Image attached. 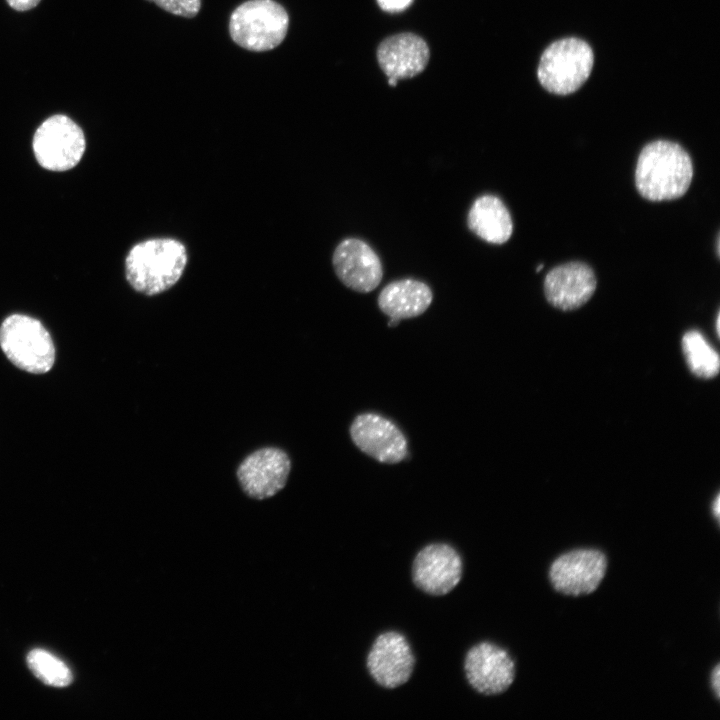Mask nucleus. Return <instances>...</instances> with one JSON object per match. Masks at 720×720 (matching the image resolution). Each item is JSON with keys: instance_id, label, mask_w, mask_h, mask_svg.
Masks as SVG:
<instances>
[{"instance_id": "obj_17", "label": "nucleus", "mask_w": 720, "mask_h": 720, "mask_svg": "<svg viewBox=\"0 0 720 720\" xmlns=\"http://www.w3.org/2000/svg\"><path fill=\"white\" fill-rule=\"evenodd\" d=\"M467 226L482 240L492 244H503L513 232V221L506 205L495 195L478 197L467 215Z\"/></svg>"}, {"instance_id": "obj_24", "label": "nucleus", "mask_w": 720, "mask_h": 720, "mask_svg": "<svg viewBox=\"0 0 720 720\" xmlns=\"http://www.w3.org/2000/svg\"><path fill=\"white\" fill-rule=\"evenodd\" d=\"M719 506H720L719 495H717V497L714 501V505H713V512H714V515L717 520L719 519V512H720Z\"/></svg>"}, {"instance_id": "obj_5", "label": "nucleus", "mask_w": 720, "mask_h": 720, "mask_svg": "<svg viewBox=\"0 0 720 720\" xmlns=\"http://www.w3.org/2000/svg\"><path fill=\"white\" fill-rule=\"evenodd\" d=\"M593 63L592 48L584 40L575 37L557 40L540 58L538 80L551 93L571 94L588 79Z\"/></svg>"}, {"instance_id": "obj_12", "label": "nucleus", "mask_w": 720, "mask_h": 720, "mask_svg": "<svg viewBox=\"0 0 720 720\" xmlns=\"http://www.w3.org/2000/svg\"><path fill=\"white\" fill-rule=\"evenodd\" d=\"M350 436L360 451L381 463H399L408 453L403 432L380 414L367 412L356 416L350 426Z\"/></svg>"}, {"instance_id": "obj_3", "label": "nucleus", "mask_w": 720, "mask_h": 720, "mask_svg": "<svg viewBox=\"0 0 720 720\" xmlns=\"http://www.w3.org/2000/svg\"><path fill=\"white\" fill-rule=\"evenodd\" d=\"M289 16L274 0H248L232 12L229 34L240 47L253 52L276 48L286 37Z\"/></svg>"}, {"instance_id": "obj_10", "label": "nucleus", "mask_w": 720, "mask_h": 720, "mask_svg": "<svg viewBox=\"0 0 720 720\" xmlns=\"http://www.w3.org/2000/svg\"><path fill=\"white\" fill-rule=\"evenodd\" d=\"M415 664L416 657L409 641L396 630L379 633L365 659L369 676L385 689H394L408 682Z\"/></svg>"}, {"instance_id": "obj_4", "label": "nucleus", "mask_w": 720, "mask_h": 720, "mask_svg": "<svg viewBox=\"0 0 720 720\" xmlns=\"http://www.w3.org/2000/svg\"><path fill=\"white\" fill-rule=\"evenodd\" d=\"M0 347L16 367L29 373H46L55 361L49 332L39 320L27 315L12 314L2 322Z\"/></svg>"}, {"instance_id": "obj_6", "label": "nucleus", "mask_w": 720, "mask_h": 720, "mask_svg": "<svg viewBox=\"0 0 720 720\" xmlns=\"http://www.w3.org/2000/svg\"><path fill=\"white\" fill-rule=\"evenodd\" d=\"M37 162L50 171L62 172L81 160L86 140L83 130L69 117L57 114L46 119L32 141Z\"/></svg>"}, {"instance_id": "obj_15", "label": "nucleus", "mask_w": 720, "mask_h": 720, "mask_svg": "<svg viewBox=\"0 0 720 720\" xmlns=\"http://www.w3.org/2000/svg\"><path fill=\"white\" fill-rule=\"evenodd\" d=\"M430 51L427 43L413 33H400L384 39L377 49L378 63L388 77L411 78L421 73L428 64Z\"/></svg>"}, {"instance_id": "obj_21", "label": "nucleus", "mask_w": 720, "mask_h": 720, "mask_svg": "<svg viewBox=\"0 0 720 720\" xmlns=\"http://www.w3.org/2000/svg\"><path fill=\"white\" fill-rule=\"evenodd\" d=\"M413 0H377L382 10L387 12H400L410 6Z\"/></svg>"}, {"instance_id": "obj_7", "label": "nucleus", "mask_w": 720, "mask_h": 720, "mask_svg": "<svg viewBox=\"0 0 720 720\" xmlns=\"http://www.w3.org/2000/svg\"><path fill=\"white\" fill-rule=\"evenodd\" d=\"M463 670L467 683L475 692L491 697L505 694L517 674L512 655L487 640L475 643L466 651Z\"/></svg>"}, {"instance_id": "obj_8", "label": "nucleus", "mask_w": 720, "mask_h": 720, "mask_svg": "<svg viewBox=\"0 0 720 720\" xmlns=\"http://www.w3.org/2000/svg\"><path fill=\"white\" fill-rule=\"evenodd\" d=\"M606 555L593 548H579L558 556L550 565L548 578L553 589L570 597L595 592L606 576Z\"/></svg>"}, {"instance_id": "obj_2", "label": "nucleus", "mask_w": 720, "mask_h": 720, "mask_svg": "<svg viewBox=\"0 0 720 720\" xmlns=\"http://www.w3.org/2000/svg\"><path fill=\"white\" fill-rule=\"evenodd\" d=\"M183 243L172 238H153L134 245L125 259L128 283L137 292L156 295L171 288L187 263Z\"/></svg>"}, {"instance_id": "obj_27", "label": "nucleus", "mask_w": 720, "mask_h": 720, "mask_svg": "<svg viewBox=\"0 0 720 720\" xmlns=\"http://www.w3.org/2000/svg\"><path fill=\"white\" fill-rule=\"evenodd\" d=\"M716 330H717V333H719V315L717 316V320H716Z\"/></svg>"}, {"instance_id": "obj_16", "label": "nucleus", "mask_w": 720, "mask_h": 720, "mask_svg": "<svg viewBox=\"0 0 720 720\" xmlns=\"http://www.w3.org/2000/svg\"><path fill=\"white\" fill-rule=\"evenodd\" d=\"M433 292L423 281L405 278L388 283L380 291L377 304L390 318L407 319L423 314L431 305Z\"/></svg>"}, {"instance_id": "obj_13", "label": "nucleus", "mask_w": 720, "mask_h": 720, "mask_svg": "<svg viewBox=\"0 0 720 720\" xmlns=\"http://www.w3.org/2000/svg\"><path fill=\"white\" fill-rule=\"evenodd\" d=\"M332 264L338 279L349 289L368 293L383 278L381 260L373 248L359 238H346L335 248Z\"/></svg>"}, {"instance_id": "obj_11", "label": "nucleus", "mask_w": 720, "mask_h": 720, "mask_svg": "<svg viewBox=\"0 0 720 720\" xmlns=\"http://www.w3.org/2000/svg\"><path fill=\"white\" fill-rule=\"evenodd\" d=\"M290 470L291 460L284 450L264 447L246 456L238 466L236 475L247 496L263 500L285 487Z\"/></svg>"}, {"instance_id": "obj_9", "label": "nucleus", "mask_w": 720, "mask_h": 720, "mask_svg": "<svg viewBox=\"0 0 720 720\" xmlns=\"http://www.w3.org/2000/svg\"><path fill=\"white\" fill-rule=\"evenodd\" d=\"M463 575V560L454 546L446 542H430L421 547L411 564L414 586L431 596L451 592Z\"/></svg>"}, {"instance_id": "obj_19", "label": "nucleus", "mask_w": 720, "mask_h": 720, "mask_svg": "<svg viewBox=\"0 0 720 720\" xmlns=\"http://www.w3.org/2000/svg\"><path fill=\"white\" fill-rule=\"evenodd\" d=\"M27 663L34 675L47 685L65 687L72 682L70 669L45 650H32L27 656Z\"/></svg>"}, {"instance_id": "obj_23", "label": "nucleus", "mask_w": 720, "mask_h": 720, "mask_svg": "<svg viewBox=\"0 0 720 720\" xmlns=\"http://www.w3.org/2000/svg\"><path fill=\"white\" fill-rule=\"evenodd\" d=\"M711 686L713 688V691L715 693V697L719 699L720 696V667L719 664H717L714 669L712 670L711 674Z\"/></svg>"}, {"instance_id": "obj_1", "label": "nucleus", "mask_w": 720, "mask_h": 720, "mask_svg": "<svg viewBox=\"0 0 720 720\" xmlns=\"http://www.w3.org/2000/svg\"><path fill=\"white\" fill-rule=\"evenodd\" d=\"M693 177V165L687 151L666 140L653 141L641 150L635 185L639 194L650 201L673 200L683 196Z\"/></svg>"}, {"instance_id": "obj_25", "label": "nucleus", "mask_w": 720, "mask_h": 720, "mask_svg": "<svg viewBox=\"0 0 720 720\" xmlns=\"http://www.w3.org/2000/svg\"><path fill=\"white\" fill-rule=\"evenodd\" d=\"M399 322H400V320L397 319V318H390V321L388 322V325H389L390 327H391V326L394 327V326L398 325Z\"/></svg>"}, {"instance_id": "obj_20", "label": "nucleus", "mask_w": 720, "mask_h": 720, "mask_svg": "<svg viewBox=\"0 0 720 720\" xmlns=\"http://www.w3.org/2000/svg\"><path fill=\"white\" fill-rule=\"evenodd\" d=\"M161 9L185 18L195 17L201 8V0H146Z\"/></svg>"}, {"instance_id": "obj_22", "label": "nucleus", "mask_w": 720, "mask_h": 720, "mask_svg": "<svg viewBox=\"0 0 720 720\" xmlns=\"http://www.w3.org/2000/svg\"><path fill=\"white\" fill-rule=\"evenodd\" d=\"M17 11H27L38 5L40 0H6Z\"/></svg>"}, {"instance_id": "obj_14", "label": "nucleus", "mask_w": 720, "mask_h": 720, "mask_svg": "<svg viewBox=\"0 0 720 720\" xmlns=\"http://www.w3.org/2000/svg\"><path fill=\"white\" fill-rule=\"evenodd\" d=\"M597 279L590 266L569 262L550 270L544 279V293L554 307L568 311L585 304L594 294Z\"/></svg>"}, {"instance_id": "obj_18", "label": "nucleus", "mask_w": 720, "mask_h": 720, "mask_svg": "<svg viewBox=\"0 0 720 720\" xmlns=\"http://www.w3.org/2000/svg\"><path fill=\"white\" fill-rule=\"evenodd\" d=\"M681 347L688 368L695 376L709 379L719 373V355L699 331L686 332Z\"/></svg>"}, {"instance_id": "obj_26", "label": "nucleus", "mask_w": 720, "mask_h": 720, "mask_svg": "<svg viewBox=\"0 0 720 720\" xmlns=\"http://www.w3.org/2000/svg\"><path fill=\"white\" fill-rule=\"evenodd\" d=\"M397 81H398V79H396V78L388 77V84H389L390 86H396Z\"/></svg>"}]
</instances>
